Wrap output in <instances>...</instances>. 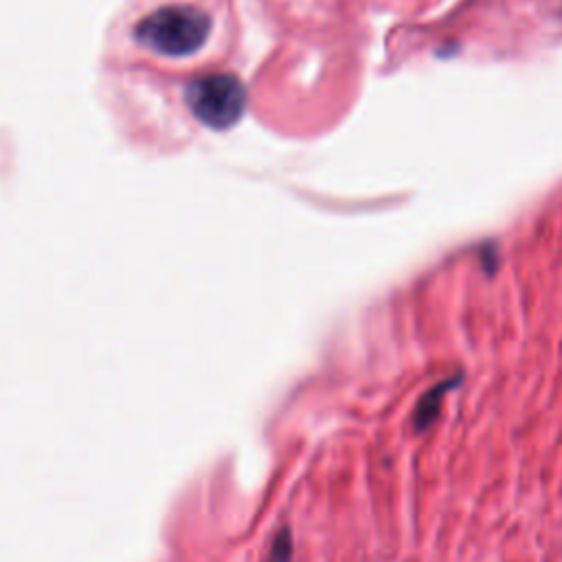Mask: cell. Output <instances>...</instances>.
Here are the masks:
<instances>
[{
	"label": "cell",
	"mask_w": 562,
	"mask_h": 562,
	"mask_svg": "<svg viewBox=\"0 0 562 562\" xmlns=\"http://www.w3.org/2000/svg\"><path fill=\"white\" fill-rule=\"evenodd\" d=\"M292 531L288 527H281L270 544V558L268 562H290L292 560Z\"/></svg>",
	"instance_id": "cell-4"
},
{
	"label": "cell",
	"mask_w": 562,
	"mask_h": 562,
	"mask_svg": "<svg viewBox=\"0 0 562 562\" xmlns=\"http://www.w3.org/2000/svg\"><path fill=\"white\" fill-rule=\"evenodd\" d=\"M463 382V373H454L446 380H439L437 384H432L428 391H424L413 408V415H411V424H413V430L417 435L426 432L437 419H439V413H441V404L446 400V395L454 389H459V384Z\"/></svg>",
	"instance_id": "cell-3"
},
{
	"label": "cell",
	"mask_w": 562,
	"mask_h": 562,
	"mask_svg": "<svg viewBox=\"0 0 562 562\" xmlns=\"http://www.w3.org/2000/svg\"><path fill=\"white\" fill-rule=\"evenodd\" d=\"M187 105L202 125L226 130L241 116L246 90L233 75H209L189 86Z\"/></svg>",
	"instance_id": "cell-2"
},
{
	"label": "cell",
	"mask_w": 562,
	"mask_h": 562,
	"mask_svg": "<svg viewBox=\"0 0 562 562\" xmlns=\"http://www.w3.org/2000/svg\"><path fill=\"white\" fill-rule=\"evenodd\" d=\"M211 33V18L189 4H167L149 11L134 29L136 42L160 57H187L200 50Z\"/></svg>",
	"instance_id": "cell-1"
}]
</instances>
